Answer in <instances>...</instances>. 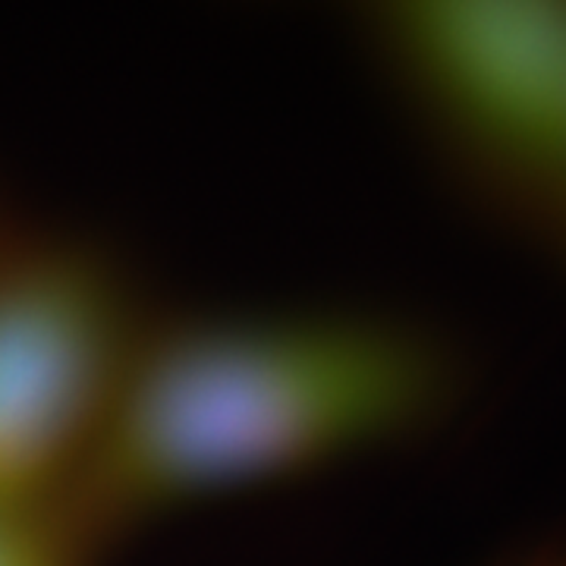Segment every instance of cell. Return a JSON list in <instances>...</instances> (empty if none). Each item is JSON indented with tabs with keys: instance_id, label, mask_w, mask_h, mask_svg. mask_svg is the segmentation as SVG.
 I'll list each match as a JSON object with an SVG mask.
<instances>
[{
	"instance_id": "6da1fadb",
	"label": "cell",
	"mask_w": 566,
	"mask_h": 566,
	"mask_svg": "<svg viewBox=\"0 0 566 566\" xmlns=\"http://www.w3.org/2000/svg\"><path fill=\"white\" fill-rule=\"evenodd\" d=\"M463 390L460 353L390 315L148 318L66 513L102 551L182 510L422 441Z\"/></svg>"
},
{
	"instance_id": "7a4b0ae2",
	"label": "cell",
	"mask_w": 566,
	"mask_h": 566,
	"mask_svg": "<svg viewBox=\"0 0 566 566\" xmlns=\"http://www.w3.org/2000/svg\"><path fill=\"white\" fill-rule=\"evenodd\" d=\"M368 22L438 158L528 233L566 167V3H390Z\"/></svg>"
},
{
	"instance_id": "3957f363",
	"label": "cell",
	"mask_w": 566,
	"mask_h": 566,
	"mask_svg": "<svg viewBox=\"0 0 566 566\" xmlns=\"http://www.w3.org/2000/svg\"><path fill=\"white\" fill-rule=\"evenodd\" d=\"M145 324L98 249L17 230L0 243V504L66 510Z\"/></svg>"
},
{
	"instance_id": "277c9868",
	"label": "cell",
	"mask_w": 566,
	"mask_h": 566,
	"mask_svg": "<svg viewBox=\"0 0 566 566\" xmlns=\"http://www.w3.org/2000/svg\"><path fill=\"white\" fill-rule=\"evenodd\" d=\"M95 554L63 506L0 504V566H92Z\"/></svg>"
},
{
	"instance_id": "5b68a950",
	"label": "cell",
	"mask_w": 566,
	"mask_h": 566,
	"mask_svg": "<svg viewBox=\"0 0 566 566\" xmlns=\"http://www.w3.org/2000/svg\"><path fill=\"white\" fill-rule=\"evenodd\" d=\"M513 566H566V547H547Z\"/></svg>"
},
{
	"instance_id": "8992f818",
	"label": "cell",
	"mask_w": 566,
	"mask_h": 566,
	"mask_svg": "<svg viewBox=\"0 0 566 566\" xmlns=\"http://www.w3.org/2000/svg\"><path fill=\"white\" fill-rule=\"evenodd\" d=\"M10 233H13V227H10V223H7V221H3V218H0V243H3V240H7Z\"/></svg>"
}]
</instances>
